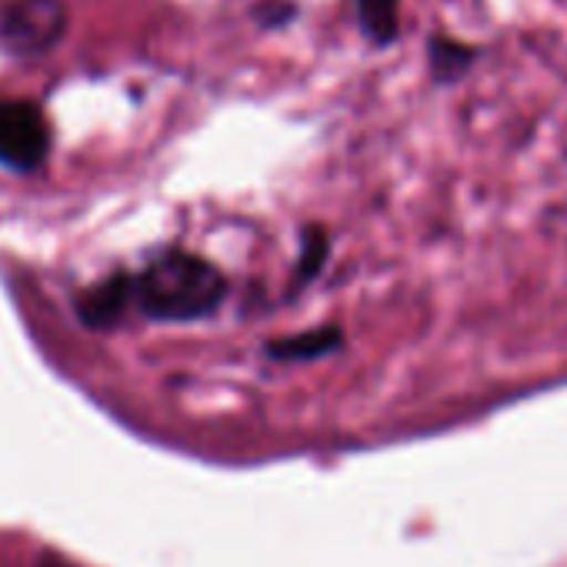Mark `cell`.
I'll return each mask as SVG.
<instances>
[{"label":"cell","mask_w":567,"mask_h":567,"mask_svg":"<svg viewBox=\"0 0 567 567\" xmlns=\"http://www.w3.org/2000/svg\"><path fill=\"white\" fill-rule=\"evenodd\" d=\"M51 154V127L38 104L0 101V167L38 171Z\"/></svg>","instance_id":"3"},{"label":"cell","mask_w":567,"mask_h":567,"mask_svg":"<svg viewBox=\"0 0 567 567\" xmlns=\"http://www.w3.org/2000/svg\"><path fill=\"white\" fill-rule=\"evenodd\" d=\"M68 31L64 0H11L0 11V48L18 58H41Z\"/></svg>","instance_id":"2"},{"label":"cell","mask_w":567,"mask_h":567,"mask_svg":"<svg viewBox=\"0 0 567 567\" xmlns=\"http://www.w3.org/2000/svg\"><path fill=\"white\" fill-rule=\"evenodd\" d=\"M354 14L374 48H391L401 38V0H354Z\"/></svg>","instance_id":"5"},{"label":"cell","mask_w":567,"mask_h":567,"mask_svg":"<svg viewBox=\"0 0 567 567\" xmlns=\"http://www.w3.org/2000/svg\"><path fill=\"white\" fill-rule=\"evenodd\" d=\"M224 298L220 270L190 254L167 250L141 277L131 280V301L154 321H197L207 318Z\"/></svg>","instance_id":"1"},{"label":"cell","mask_w":567,"mask_h":567,"mask_svg":"<svg viewBox=\"0 0 567 567\" xmlns=\"http://www.w3.org/2000/svg\"><path fill=\"white\" fill-rule=\"evenodd\" d=\"M341 341L338 331H315V334H301V338H288V341H277L270 348L274 358H284V361H308V358H318L324 354L328 348H334Z\"/></svg>","instance_id":"7"},{"label":"cell","mask_w":567,"mask_h":567,"mask_svg":"<svg viewBox=\"0 0 567 567\" xmlns=\"http://www.w3.org/2000/svg\"><path fill=\"white\" fill-rule=\"evenodd\" d=\"M481 58L477 44L457 41L451 34H431L427 38V68L434 84H457L464 81Z\"/></svg>","instance_id":"4"},{"label":"cell","mask_w":567,"mask_h":567,"mask_svg":"<svg viewBox=\"0 0 567 567\" xmlns=\"http://www.w3.org/2000/svg\"><path fill=\"white\" fill-rule=\"evenodd\" d=\"M127 305H131V277H111L84 295L81 318L94 328H104V324H114Z\"/></svg>","instance_id":"6"},{"label":"cell","mask_w":567,"mask_h":567,"mask_svg":"<svg viewBox=\"0 0 567 567\" xmlns=\"http://www.w3.org/2000/svg\"><path fill=\"white\" fill-rule=\"evenodd\" d=\"M254 18H257L260 28H284L288 21L298 18V8L291 4V0H267V4H260L254 11Z\"/></svg>","instance_id":"8"}]
</instances>
